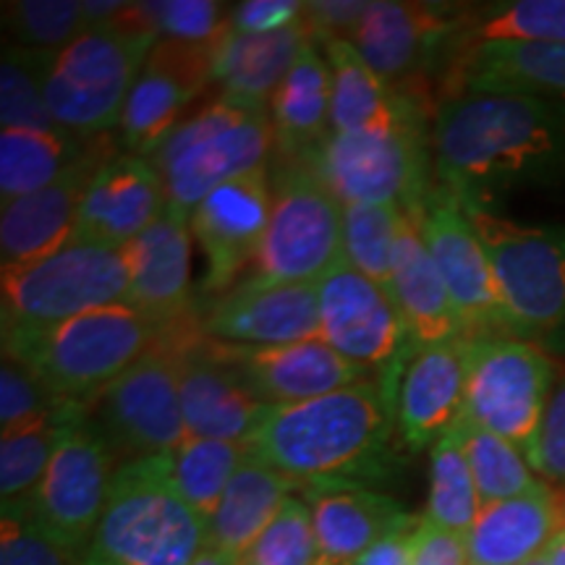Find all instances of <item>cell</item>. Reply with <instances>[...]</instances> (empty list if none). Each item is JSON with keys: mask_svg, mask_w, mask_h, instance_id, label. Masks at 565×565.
<instances>
[{"mask_svg": "<svg viewBox=\"0 0 565 565\" xmlns=\"http://www.w3.org/2000/svg\"><path fill=\"white\" fill-rule=\"evenodd\" d=\"M391 294L398 303L414 345L448 343L456 338H466L461 317L456 312L454 299L445 288L433 254L424 244L419 223L408 212L401 223L398 244H395Z\"/></svg>", "mask_w": 565, "mask_h": 565, "instance_id": "obj_29", "label": "cell"}, {"mask_svg": "<svg viewBox=\"0 0 565 565\" xmlns=\"http://www.w3.org/2000/svg\"><path fill=\"white\" fill-rule=\"evenodd\" d=\"M435 171L463 210L494 196L565 183V103L458 92L443 100L433 131Z\"/></svg>", "mask_w": 565, "mask_h": 565, "instance_id": "obj_1", "label": "cell"}, {"mask_svg": "<svg viewBox=\"0 0 565 565\" xmlns=\"http://www.w3.org/2000/svg\"><path fill=\"white\" fill-rule=\"evenodd\" d=\"M162 345L173 356L189 435L249 443L270 406H265L249 391L242 374L225 356L223 345L204 335L202 341H192V338L179 341L175 335Z\"/></svg>", "mask_w": 565, "mask_h": 565, "instance_id": "obj_16", "label": "cell"}, {"mask_svg": "<svg viewBox=\"0 0 565 565\" xmlns=\"http://www.w3.org/2000/svg\"><path fill=\"white\" fill-rule=\"evenodd\" d=\"M68 406L79 404L63 401L61 395H55L42 383L30 366L3 353V366H0V429H3V435L30 427V424Z\"/></svg>", "mask_w": 565, "mask_h": 565, "instance_id": "obj_45", "label": "cell"}, {"mask_svg": "<svg viewBox=\"0 0 565 565\" xmlns=\"http://www.w3.org/2000/svg\"><path fill=\"white\" fill-rule=\"evenodd\" d=\"M448 32V13L435 6L374 0L366 3L351 42L374 74L393 89L395 84L412 79Z\"/></svg>", "mask_w": 565, "mask_h": 565, "instance_id": "obj_26", "label": "cell"}, {"mask_svg": "<svg viewBox=\"0 0 565 565\" xmlns=\"http://www.w3.org/2000/svg\"><path fill=\"white\" fill-rule=\"evenodd\" d=\"M475 38L477 42H565V0H513L492 6L479 21Z\"/></svg>", "mask_w": 565, "mask_h": 565, "instance_id": "obj_44", "label": "cell"}, {"mask_svg": "<svg viewBox=\"0 0 565 565\" xmlns=\"http://www.w3.org/2000/svg\"><path fill=\"white\" fill-rule=\"evenodd\" d=\"M100 141V137L92 141L89 137H76L63 129L0 131V200H3V207L58 181L76 162L95 152Z\"/></svg>", "mask_w": 565, "mask_h": 565, "instance_id": "obj_34", "label": "cell"}, {"mask_svg": "<svg viewBox=\"0 0 565 565\" xmlns=\"http://www.w3.org/2000/svg\"><path fill=\"white\" fill-rule=\"evenodd\" d=\"M192 565H244V557L223 553V550H215V547H207V550H202L200 557H196Z\"/></svg>", "mask_w": 565, "mask_h": 565, "instance_id": "obj_52", "label": "cell"}, {"mask_svg": "<svg viewBox=\"0 0 565 565\" xmlns=\"http://www.w3.org/2000/svg\"><path fill=\"white\" fill-rule=\"evenodd\" d=\"M192 228L189 215L168 207L145 233L124 246L129 265V307L154 328L173 330L192 307Z\"/></svg>", "mask_w": 565, "mask_h": 565, "instance_id": "obj_20", "label": "cell"}, {"mask_svg": "<svg viewBox=\"0 0 565 565\" xmlns=\"http://www.w3.org/2000/svg\"><path fill=\"white\" fill-rule=\"evenodd\" d=\"M317 40L307 17L273 34H233L225 30L212 45V84L223 100L267 108L307 42Z\"/></svg>", "mask_w": 565, "mask_h": 565, "instance_id": "obj_27", "label": "cell"}, {"mask_svg": "<svg viewBox=\"0 0 565 565\" xmlns=\"http://www.w3.org/2000/svg\"><path fill=\"white\" fill-rule=\"evenodd\" d=\"M557 532V500L547 484L484 505L466 534L471 565H524L545 553Z\"/></svg>", "mask_w": 565, "mask_h": 565, "instance_id": "obj_30", "label": "cell"}, {"mask_svg": "<svg viewBox=\"0 0 565 565\" xmlns=\"http://www.w3.org/2000/svg\"><path fill=\"white\" fill-rule=\"evenodd\" d=\"M273 131L282 152L309 158L333 134V71L320 42L303 45L273 97Z\"/></svg>", "mask_w": 565, "mask_h": 565, "instance_id": "obj_31", "label": "cell"}, {"mask_svg": "<svg viewBox=\"0 0 565 565\" xmlns=\"http://www.w3.org/2000/svg\"><path fill=\"white\" fill-rule=\"evenodd\" d=\"M414 217L454 299L466 335L477 338L494 335V330H513L490 257L461 204L445 189H437L429 192Z\"/></svg>", "mask_w": 565, "mask_h": 565, "instance_id": "obj_14", "label": "cell"}, {"mask_svg": "<svg viewBox=\"0 0 565 565\" xmlns=\"http://www.w3.org/2000/svg\"><path fill=\"white\" fill-rule=\"evenodd\" d=\"M454 429L461 437L466 461L475 475L482 508L492 503H503V500L519 498L540 484V479L532 477V466L526 456L508 443L505 437L490 433V429L479 427L469 419H458Z\"/></svg>", "mask_w": 565, "mask_h": 565, "instance_id": "obj_38", "label": "cell"}, {"mask_svg": "<svg viewBox=\"0 0 565 565\" xmlns=\"http://www.w3.org/2000/svg\"><path fill=\"white\" fill-rule=\"evenodd\" d=\"M343 259V204L309 168H288L273 186V215L257 278L317 282Z\"/></svg>", "mask_w": 565, "mask_h": 565, "instance_id": "obj_11", "label": "cell"}, {"mask_svg": "<svg viewBox=\"0 0 565 565\" xmlns=\"http://www.w3.org/2000/svg\"><path fill=\"white\" fill-rule=\"evenodd\" d=\"M3 330H47L84 312L129 303L124 249L71 238L26 265L3 267Z\"/></svg>", "mask_w": 565, "mask_h": 565, "instance_id": "obj_7", "label": "cell"}, {"mask_svg": "<svg viewBox=\"0 0 565 565\" xmlns=\"http://www.w3.org/2000/svg\"><path fill=\"white\" fill-rule=\"evenodd\" d=\"M158 333L139 309L121 303L47 330H3V353L30 366L63 401L89 406L158 345Z\"/></svg>", "mask_w": 565, "mask_h": 565, "instance_id": "obj_4", "label": "cell"}, {"mask_svg": "<svg viewBox=\"0 0 565 565\" xmlns=\"http://www.w3.org/2000/svg\"><path fill=\"white\" fill-rule=\"evenodd\" d=\"M84 419V406H68L45 419L0 437V494L6 505H26L45 477L55 450L71 427Z\"/></svg>", "mask_w": 565, "mask_h": 565, "instance_id": "obj_35", "label": "cell"}, {"mask_svg": "<svg viewBox=\"0 0 565 565\" xmlns=\"http://www.w3.org/2000/svg\"><path fill=\"white\" fill-rule=\"evenodd\" d=\"M466 338L414 345L401 366L395 424L412 450L435 445L463 414Z\"/></svg>", "mask_w": 565, "mask_h": 565, "instance_id": "obj_22", "label": "cell"}, {"mask_svg": "<svg viewBox=\"0 0 565 565\" xmlns=\"http://www.w3.org/2000/svg\"><path fill=\"white\" fill-rule=\"evenodd\" d=\"M249 456L246 443L189 437L171 456H166V466L181 498L210 524L233 475Z\"/></svg>", "mask_w": 565, "mask_h": 565, "instance_id": "obj_36", "label": "cell"}, {"mask_svg": "<svg viewBox=\"0 0 565 565\" xmlns=\"http://www.w3.org/2000/svg\"><path fill=\"white\" fill-rule=\"evenodd\" d=\"M202 335L242 349H273L320 338L317 282L246 280L212 303L202 317Z\"/></svg>", "mask_w": 565, "mask_h": 565, "instance_id": "obj_18", "label": "cell"}, {"mask_svg": "<svg viewBox=\"0 0 565 565\" xmlns=\"http://www.w3.org/2000/svg\"><path fill=\"white\" fill-rule=\"evenodd\" d=\"M166 210V186L152 160L110 154L84 194L76 238L124 249Z\"/></svg>", "mask_w": 565, "mask_h": 565, "instance_id": "obj_23", "label": "cell"}, {"mask_svg": "<svg viewBox=\"0 0 565 565\" xmlns=\"http://www.w3.org/2000/svg\"><path fill=\"white\" fill-rule=\"evenodd\" d=\"M317 307L320 338L349 362L366 372H393L406 362L412 335L393 294L345 257L317 280Z\"/></svg>", "mask_w": 565, "mask_h": 565, "instance_id": "obj_13", "label": "cell"}, {"mask_svg": "<svg viewBox=\"0 0 565 565\" xmlns=\"http://www.w3.org/2000/svg\"><path fill=\"white\" fill-rule=\"evenodd\" d=\"M113 479L110 443L82 419L61 440L26 508L47 534L84 555L108 503Z\"/></svg>", "mask_w": 565, "mask_h": 565, "instance_id": "obj_15", "label": "cell"}, {"mask_svg": "<svg viewBox=\"0 0 565 565\" xmlns=\"http://www.w3.org/2000/svg\"><path fill=\"white\" fill-rule=\"evenodd\" d=\"M545 561L547 565H565V526L557 529V532L553 534V540L547 542L545 547Z\"/></svg>", "mask_w": 565, "mask_h": 565, "instance_id": "obj_53", "label": "cell"}, {"mask_svg": "<svg viewBox=\"0 0 565 565\" xmlns=\"http://www.w3.org/2000/svg\"><path fill=\"white\" fill-rule=\"evenodd\" d=\"M212 45L160 40L152 47L118 124L126 154L152 158L171 137L189 103L212 82Z\"/></svg>", "mask_w": 565, "mask_h": 565, "instance_id": "obj_17", "label": "cell"}, {"mask_svg": "<svg viewBox=\"0 0 565 565\" xmlns=\"http://www.w3.org/2000/svg\"><path fill=\"white\" fill-rule=\"evenodd\" d=\"M105 160H108L105 150L97 147L95 152H89L71 171L63 173L58 181L6 204L3 215H0L3 267L26 265L47 257L76 236L84 194H87L92 179Z\"/></svg>", "mask_w": 565, "mask_h": 565, "instance_id": "obj_24", "label": "cell"}, {"mask_svg": "<svg viewBox=\"0 0 565 565\" xmlns=\"http://www.w3.org/2000/svg\"><path fill=\"white\" fill-rule=\"evenodd\" d=\"M154 45L158 40L139 30L126 9L113 24L92 26L55 53L45 79V100L55 126L95 139L118 129L126 100Z\"/></svg>", "mask_w": 565, "mask_h": 565, "instance_id": "obj_5", "label": "cell"}, {"mask_svg": "<svg viewBox=\"0 0 565 565\" xmlns=\"http://www.w3.org/2000/svg\"><path fill=\"white\" fill-rule=\"evenodd\" d=\"M524 565H547V561H545V555H540V557H534V561H529Z\"/></svg>", "mask_w": 565, "mask_h": 565, "instance_id": "obj_54", "label": "cell"}, {"mask_svg": "<svg viewBox=\"0 0 565 565\" xmlns=\"http://www.w3.org/2000/svg\"><path fill=\"white\" fill-rule=\"evenodd\" d=\"M366 11L364 0H317V3H307L303 17H307L309 26H312L317 42L328 40H349L356 32L359 21H362Z\"/></svg>", "mask_w": 565, "mask_h": 565, "instance_id": "obj_49", "label": "cell"}, {"mask_svg": "<svg viewBox=\"0 0 565 565\" xmlns=\"http://www.w3.org/2000/svg\"><path fill=\"white\" fill-rule=\"evenodd\" d=\"M532 469L536 475L565 482V380L555 387L550 401Z\"/></svg>", "mask_w": 565, "mask_h": 565, "instance_id": "obj_48", "label": "cell"}, {"mask_svg": "<svg viewBox=\"0 0 565 565\" xmlns=\"http://www.w3.org/2000/svg\"><path fill=\"white\" fill-rule=\"evenodd\" d=\"M404 215L395 204H343V257L387 291Z\"/></svg>", "mask_w": 565, "mask_h": 565, "instance_id": "obj_40", "label": "cell"}, {"mask_svg": "<svg viewBox=\"0 0 565 565\" xmlns=\"http://www.w3.org/2000/svg\"><path fill=\"white\" fill-rule=\"evenodd\" d=\"M422 519H408L404 526H398L377 545H372L359 557L356 565H414V547H416V529Z\"/></svg>", "mask_w": 565, "mask_h": 565, "instance_id": "obj_51", "label": "cell"}, {"mask_svg": "<svg viewBox=\"0 0 565 565\" xmlns=\"http://www.w3.org/2000/svg\"><path fill=\"white\" fill-rule=\"evenodd\" d=\"M461 92L565 103V42H475L458 68Z\"/></svg>", "mask_w": 565, "mask_h": 565, "instance_id": "obj_28", "label": "cell"}, {"mask_svg": "<svg viewBox=\"0 0 565 565\" xmlns=\"http://www.w3.org/2000/svg\"><path fill=\"white\" fill-rule=\"evenodd\" d=\"M210 524L175 490L166 456L124 463L113 479L84 565H192Z\"/></svg>", "mask_w": 565, "mask_h": 565, "instance_id": "obj_3", "label": "cell"}, {"mask_svg": "<svg viewBox=\"0 0 565 565\" xmlns=\"http://www.w3.org/2000/svg\"><path fill=\"white\" fill-rule=\"evenodd\" d=\"M294 490H299V482L249 456L233 475L221 505L210 519L207 547L244 557L278 519L288 498H294Z\"/></svg>", "mask_w": 565, "mask_h": 565, "instance_id": "obj_32", "label": "cell"}, {"mask_svg": "<svg viewBox=\"0 0 565 565\" xmlns=\"http://www.w3.org/2000/svg\"><path fill=\"white\" fill-rule=\"evenodd\" d=\"M414 565H471L466 536L422 519L419 529H416Z\"/></svg>", "mask_w": 565, "mask_h": 565, "instance_id": "obj_50", "label": "cell"}, {"mask_svg": "<svg viewBox=\"0 0 565 565\" xmlns=\"http://www.w3.org/2000/svg\"><path fill=\"white\" fill-rule=\"evenodd\" d=\"M317 565H328V563H322V561H320V563H317Z\"/></svg>", "mask_w": 565, "mask_h": 565, "instance_id": "obj_55", "label": "cell"}, {"mask_svg": "<svg viewBox=\"0 0 565 565\" xmlns=\"http://www.w3.org/2000/svg\"><path fill=\"white\" fill-rule=\"evenodd\" d=\"M317 563H320V547H317L312 511H309V503H303L299 498H288L278 519L267 526V532L244 555V565Z\"/></svg>", "mask_w": 565, "mask_h": 565, "instance_id": "obj_43", "label": "cell"}, {"mask_svg": "<svg viewBox=\"0 0 565 565\" xmlns=\"http://www.w3.org/2000/svg\"><path fill=\"white\" fill-rule=\"evenodd\" d=\"M103 435L110 448L137 458L171 456L189 440L179 377L171 351L154 345L131 370L95 398Z\"/></svg>", "mask_w": 565, "mask_h": 565, "instance_id": "obj_12", "label": "cell"}, {"mask_svg": "<svg viewBox=\"0 0 565 565\" xmlns=\"http://www.w3.org/2000/svg\"><path fill=\"white\" fill-rule=\"evenodd\" d=\"M333 71V131L356 134L387 129L416 118L412 103L374 74V68L362 58V53L349 40L322 42Z\"/></svg>", "mask_w": 565, "mask_h": 565, "instance_id": "obj_33", "label": "cell"}, {"mask_svg": "<svg viewBox=\"0 0 565 565\" xmlns=\"http://www.w3.org/2000/svg\"><path fill=\"white\" fill-rule=\"evenodd\" d=\"M3 30L17 47L58 53L89 30L84 0H13L3 3Z\"/></svg>", "mask_w": 565, "mask_h": 565, "instance_id": "obj_41", "label": "cell"}, {"mask_svg": "<svg viewBox=\"0 0 565 565\" xmlns=\"http://www.w3.org/2000/svg\"><path fill=\"white\" fill-rule=\"evenodd\" d=\"M482 513L475 475L466 461L461 437L454 427L433 445L429 461V498L424 519L435 526L466 536Z\"/></svg>", "mask_w": 565, "mask_h": 565, "instance_id": "obj_37", "label": "cell"}, {"mask_svg": "<svg viewBox=\"0 0 565 565\" xmlns=\"http://www.w3.org/2000/svg\"><path fill=\"white\" fill-rule=\"evenodd\" d=\"M404 366V364H401ZM270 406L249 437V454L294 482H349L374 475L385 461L395 424V377Z\"/></svg>", "mask_w": 565, "mask_h": 565, "instance_id": "obj_2", "label": "cell"}, {"mask_svg": "<svg viewBox=\"0 0 565 565\" xmlns=\"http://www.w3.org/2000/svg\"><path fill=\"white\" fill-rule=\"evenodd\" d=\"M553 377L550 356L532 343L511 335L469 338L461 416L505 437L532 466L555 393Z\"/></svg>", "mask_w": 565, "mask_h": 565, "instance_id": "obj_8", "label": "cell"}, {"mask_svg": "<svg viewBox=\"0 0 565 565\" xmlns=\"http://www.w3.org/2000/svg\"><path fill=\"white\" fill-rule=\"evenodd\" d=\"M0 565H84V557L47 534L26 505H6L0 521Z\"/></svg>", "mask_w": 565, "mask_h": 565, "instance_id": "obj_46", "label": "cell"}, {"mask_svg": "<svg viewBox=\"0 0 565 565\" xmlns=\"http://www.w3.org/2000/svg\"><path fill=\"white\" fill-rule=\"evenodd\" d=\"M273 215V189L265 168L238 175L210 192L189 215L194 242L204 254V291H223L257 259Z\"/></svg>", "mask_w": 565, "mask_h": 565, "instance_id": "obj_19", "label": "cell"}, {"mask_svg": "<svg viewBox=\"0 0 565 565\" xmlns=\"http://www.w3.org/2000/svg\"><path fill=\"white\" fill-rule=\"evenodd\" d=\"M221 345L249 391L265 406L301 404L370 380V372L330 349L322 338L273 349Z\"/></svg>", "mask_w": 565, "mask_h": 565, "instance_id": "obj_21", "label": "cell"}, {"mask_svg": "<svg viewBox=\"0 0 565 565\" xmlns=\"http://www.w3.org/2000/svg\"><path fill=\"white\" fill-rule=\"evenodd\" d=\"M273 118L263 108L217 97L183 118L152 154L168 207L192 215L210 192L265 168L273 150Z\"/></svg>", "mask_w": 565, "mask_h": 565, "instance_id": "obj_6", "label": "cell"}, {"mask_svg": "<svg viewBox=\"0 0 565 565\" xmlns=\"http://www.w3.org/2000/svg\"><path fill=\"white\" fill-rule=\"evenodd\" d=\"M307 162L341 204H395L414 215L433 192L416 118L374 131H333Z\"/></svg>", "mask_w": 565, "mask_h": 565, "instance_id": "obj_9", "label": "cell"}, {"mask_svg": "<svg viewBox=\"0 0 565 565\" xmlns=\"http://www.w3.org/2000/svg\"><path fill=\"white\" fill-rule=\"evenodd\" d=\"M307 3L299 0H244L228 11L225 30L233 34H273L296 24Z\"/></svg>", "mask_w": 565, "mask_h": 565, "instance_id": "obj_47", "label": "cell"}, {"mask_svg": "<svg viewBox=\"0 0 565 565\" xmlns=\"http://www.w3.org/2000/svg\"><path fill=\"white\" fill-rule=\"evenodd\" d=\"M55 53L26 47H6L0 61V121L6 129L53 131L55 126L45 100V79ZM66 131V129H63Z\"/></svg>", "mask_w": 565, "mask_h": 565, "instance_id": "obj_39", "label": "cell"}, {"mask_svg": "<svg viewBox=\"0 0 565 565\" xmlns=\"http://www.w3.org/2000/svg\"><path fill=\"white\" fill-rule=\"evenodd\" d=\"M129 19L154 40L212 45L228 24V13L215 0H154L131 3Z\"/></svg>", "mask_w": 565, "mask_h": 565, "instance_id": "obj_42", "label": "cell"}, {"mask_svg": "<svg viewBox=\"0 0 565 565\" xmlns=\"http://www.w3.org/2000/svg\"><path fill=\"white\" fill-rule=\"evenodd\" d=\"M307 500L320 561L328 565H356L366 550L412 519L398 500L353 482L312 484Z\"/></svg>", "mask_w": 565, "mask_h": 565, "instance_id": "obj_25", "label": "cell"}, {"mask_svg": "<svg viewBox=\"0 0 565 565\" xmlns=\"http://www.w3.org/2000/svg\"><path fill=\"white\" fill-rule=\"evenodd\" d=\"M479 233L511 328L521 335L565 324V225H519L490 210H466Z\"/></svg>", "mask_w": 565, "mask_h": 565, "instance_id": "obj_10", "label": "cell"}]
</instances>
